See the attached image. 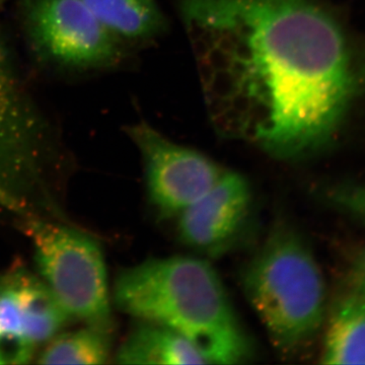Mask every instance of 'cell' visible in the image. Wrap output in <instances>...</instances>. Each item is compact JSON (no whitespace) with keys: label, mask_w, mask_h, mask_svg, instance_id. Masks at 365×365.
<instances>
[{"label":"cell","mask_w":365,"mask_h":365,"mask_svg":"<svg viewBox=\"0 0 365 365\" xmlns=\"http://www.w3.org/2000/svg\"><path fill=\"white\" fill-rule=\"evenodd\" d=\"M18 16L34 57L54 71H102L120 66L126 57L128 44L81 0H18Z\"/></svg>","instance_id":"8992f818"},{"label":"cell","mask_w":365,"mask_h":365,"mask_svg":"<svg viewBox=\"0 0 365 365\" xmlns=\"http://www.w3.org/2000/svg\"><path fill=\"white\" fill-rule=\"evenodd\" d=\"M252 204L249 182L237 173L225 170L205 194L177 216L180 240L206 256H222L244 232Z\"/></svg>","instance_id":"9c48e42d"},{"label":"cell","mask_w":365,"mask_h":365,"mask_svg":"<svg viewBox=\"0 0 365 365\" xmlns=\"http://www.w3.org/2000/svg\"><path fill=\"white\" fill-rule=\"evenodd\" d=\"M113 330L88 325L78 330L57 334L38 354L39 364H107L111 356Z\"/></svg>","instance_id":"4fadbf2b"},{"label":"cell","mask_w":365,"mask_h":365,"mask_svg":"<svg viewBox=\"0 0 365 365\" xmlns=\"http://www.w3.org/2000/svg\"><path fill=\"white\" fill-rule=\"evenodd\" d=\"M69 319L42 278L9 269L0 275V365L30 364Z\"/></svg>","instance_id":"ba28073f"},{"label":"cell","mask_w":365,"mask_h":365,"mask_svg":"<svg viewBox=\"0 0 365 365\" xmlns=\"http://www.w3.org/2000/svg\"><path fill=\"white\" fill-rule=\"evenodd\" d=\"M41 278L71 319L113 330L111 299L100 244L73 222L21 220Z\"/></svg>","instance_id":"5b68a950"},{"label":"cell","mask_w":365,"mask_h":365,"mask_svg":"<svg viewBox=\"0 0 365 365\" xmlns=\"http://www.w3.org/2000/svg\"><path fill=\"white\" fill-rule=\"evenodd\" d=\"M113 299L122 313L186 338L207 364H241L254 357L251 338L208 262L148 259L120 271Z\"/></svg>","instance_id":"7a4b0ae2"},{"label":"cell","mask_w":365,"mask_h":365,"mask_svg":"<svg viewBox=\"0 0 365 365\" xmlns=\"http://www.w3.org/2000/svg\"><path fill=\"white\" fill-rule=\"evenodd\" d=\"M324 202L365 227V182H338L319 192Z\"/></svg>","instance_id":"5bb4252c"},{"label":"cell","mask_w":365,"mask_h":365,"mask_svg":"<svg viewBox=\"0 0 365 365\" xmlns=\"http://www.w3.org/2000/svg\"><path fill=\"white\" fill-rule=\"evenodd\" d=\"M352 285L365 292V249L355 259L352 268Z\"/></svg>","instance_id":"9a60e30c"},{"label":"cell","mask_w":365,"mask_h":365,"mask_svg":"<svg viewBox=\"0 0 365 365\" xmlns=\"http://www.w3.org/2000/svg\"><path fill=\"white\" fill-rule=\"evenodd\" d=\"M98 21L125 43L157 37L165 19L155 0H81Z\"/></svg>","instance_id":"7c38bea8"},{"label":"cell","mask_w":365,"mask_h":365,"mask_svg":"<svg viewBox=\"0 0 365 365\" xmlns=\"http://www.w3.org/2000/svg\"><path fill=\"white\" fill-rule=\"evenodd\" d=\"M321 360L324 364H365V292L354 285L331 312Z\"/></svg>","instance_id":"30bf717a"},{"label":"cell","mask_w":365,"mask_h":365,"mask_svg":"<svg viewBox=\"0 0 365 365\" xmlns=\"http://www.w3.org/2000/svg\"><path fill=\"white\" fill-rule=\"evenodd\" d=\"M74 167L63 132L34 95L0 32V207L18 222H71L66 189Z\"/></svg>","instance_id":"3957f363"},{"label":"cell","mask_w":365,"mask_h":365,"mask_svg":"<svg viewBox=\"0 0 365 365\" xmlns=\"http://www.w3.org/2000/svg\"><path fill=\"white\" fill-rule=\"evenodd\" d=\"M120 364H207L190 343L167 327L139 321L115 355Z\"/></svg>","instance_id":"8fae6325"},{"label":"cell","mask_w":365,"mask_h":365,"mask_svg":"<svg viewBox=\"0 0 365 365\" xmlns=\"http://www.w3.org/2000/svg\"><path fill=\"white\" fill-rule=\"evenodd\" d=\"M125 131L140 153L148 199L162 217H177L225 174L211 158L175 143L145 122Z\"/></svg>","instance_id":"52a82bcc"},{"label":"cell","mask_w":365,"mask_h":365,"mask_svg":"<svg viewBox=\"0 0 365 365\" xmlns=\"http://www.w3.org/2000/svg\"><path fill=\"white\" fill-rule=\"evenodd\" d=\"M211 122L276 160L327 145L357 90L340 26L314 0H181Z\"/></svg>","instance_id":"6da1fadb"},{"label":"cell","mask_w":365,"mask_h":365,"mask_svg":"<svg viewBox=\"0 0 365 365\" xmlns=\"http://www.w3.org/2000/svg\"><path fill=\"white\" fill-rule=\"evenodd\" d=\"M242 287L283 356L304 351L321 332L326 285L313 252L285 222L275 225L242 273Z\"/></svg>","instance_id":"277c9868"}]
</instances>
